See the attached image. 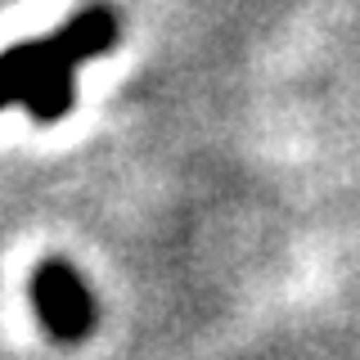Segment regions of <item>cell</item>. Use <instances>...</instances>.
Masks as SVG:
<instances>
[{"instance_id": "obj_2", "label": "cell", "mask_w": 360, "mask_h": 360, "mask_svg": "<svg viewBox=\"0 0 360 360\" xmlns=\"http://www.w3.org/2000/svg\"><path fill=\"white\" fill-rule=\"evenodd\" d=\"M45 63L50 68H72L86 59H99L117 45V14L108 5H86L77 18H68L54 37H45Z\"/></svg>"}, {"instance_id": "obj_3", "label": "cell", "mask_w": 360, "mask_h": 360, "mask_svg": "<svg viewBox=\"0 0 360 360\" xmlns=\"http://www.w3.org/2000/svg\"><path fill=\"white\" fill-rule=\"evenodd\" d=\"M45 50V45H41ZM77 99V86H72V68H50L45 63L37 72V82L27 86V95H22V108L32 112L37 122H59L68 108H72Z\"/></svg>"}, {"instance_id": "obj_1", "label": "cell", "mask_w": 360, "mask_h": 360, "mask_svg": "<svg viewBox=\"0 0 360 360\" xmlns=\"http://www.w3.org/2000/svg\"><path fill=\"white\" fill-rule=\"evenodd\" d=\"M27 297L54 342H82L90 333V324H95V297H90L86 279L59 257H50V262H41L32 270Z\"/></svg>"}, {"instance_id": "obj_4", "label": "cell", "mask_w": 360, "mask_h": 360, "mask_svg": "<svg viewBox=\"0 0 360 360\" xmlns=\"http://www.w3.org/2000/svg\"><path fill=\"white\" fill-rule=\"evenodd\" d=\"M41 68H45L41 41H22V45H14V50L0 54V108L27 95V86L37 82Z\"/></svg>"}]
</instances>
